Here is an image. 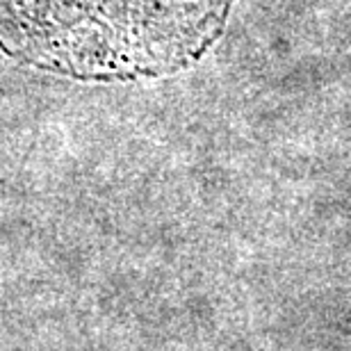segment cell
<instances>
[{
  "label": "cell",
  "mask_w": 351,
  "mask_h": 351,
  "mask_svg": "<svg viewBox=\"0 0 351 351\" xmlns=\"http://www.w3.org/2000/svg\"><path fill=\"white\" fill-rule=\"evenodd\" d=\"M233 0H0V51L82 82L162 78L196 64Z\"/></svg>",
  "instance_id": "6da1fadb"
}]
</instances>
